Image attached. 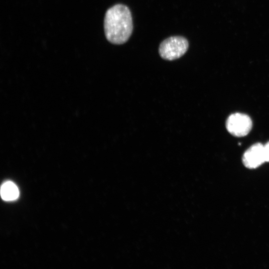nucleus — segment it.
Returning a JSON list of instances; mask_svg holds the SVG:
<instances>
[{
	"label": "nucleus",
	"instance_id": "f257e3e1",
	"mask_svg": "<svg viewBox=\"0 0 269 269\" xmlns=\"http://www.w3.org/2000/svg\"><path fill=\"white\" fill-rule=\"evenodd\" d=\"M107 39L112 44H122L128 41L133 29L132 16L129 7L117 4L106 11L104 22Z\"/></svg>",
	"mask_w": 269,
	"mask_h": 269
},
{
	"label": "nucleus",
	"instance_id": "20e7f679",
	"mask_svg": "<svg viewBox=\"0 0 269 269\" xmlns=\"http://www.w3.org/2000/svg\"><path fill=\"white\" fill-rule=\"evenodd\" d=\"M265 162L264 145L260 142L251 146L243 156V163L249 169L256 168Z\"/></svg>",
	"mask_w": 269,
	"mask_h": 269
},
{
	"label": "nucleus",
	"instance_id": "7ed1b4c3",
	"mask_svg": "<svg viewBox=\"0 0 269 269\" xmlns=\"http://www.w3.org/2000/svg\"><path fill=\"white\" fill-rule=\"evenodd\" d=\"M226 126L227 131L231 134L242 137L247 135L251 130L252 121L247 115L236 113L229 116Z\"/></svg>",
	"mask_w": 269,
	"mask_h": 269
},
{
	"label": "nucleus",
	"instance_id": "39448f33",
	"mask_svg": "<svg viewBox=\"0 0 269 269\" xmlns=\"http://www.w3.org/2000/svg\"><path fill=\"white\" fill-rule=\"evenodd\" d=\"M0 195L3 200H14L19 196L18 189L16 185L12 182H5L1 186Z\"/></svg>",
	"mask_w": 269,
	"mask_h": 269
},
{
	"label": "nucleus",
	"instance_id": "423d86ee",
	"mask_svg": "<svg viewBox=\"0 0 269 269\" xmlns=\"http://www.w3.org/2000/svg\"><path fill=\"white\" fill-rule=\"evenodd\" d=\"M264 152L266 162H269V141L264 145Z\"/></svg>",
	"mask_w": 269,
	"mask_h": 269
},
{
	"label": "nucleus",
	"instance_id": "f03ea898",
	"mask_svg": "<svg viewBox=\"0 0 269 269\" xmlns=\"http://www.w3.org/2000/svg\"><path fill=\"white\" fill-rule=\"evenodd\" d=\"M189 46L188 40L181 36L169 37L159 45V53L163 59L173 60L183 56Z\"/></svg>",
	"mask_w": 269,
	"mask_h": 269
}]
</instances>
